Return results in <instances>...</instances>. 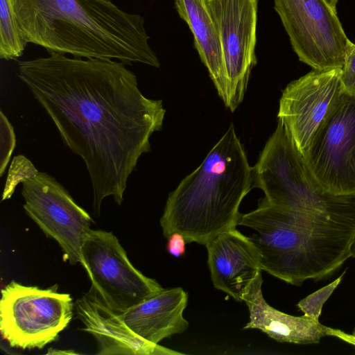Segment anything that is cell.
Segmentation results:
<instances>
[{"label":"cell","mask_w":355,"mask_h":355,"mask_svg":"<svg viewBox=\"0 0 355 355\" xmlns=\"http://www.w3.org/2000/svg\"><path fill=\"white\" fill-rule=\"evenodd\" d=\"M48 57L19 61L17 77L80 157L92 187L93 209L112 196L121 205L130 175L162 129V100L146 97L136 75L114 60Z\"/></svg>","instance_id":"6da1fadb"},{"label":"cell","mask_w":355,"mask_h":355,"mask_svg":"<svg viewBox=\"0 0 355 355\" xmlns=\"http://www.w3.org/2000/svg\"><path fill=\"white\" fill-rule=\"evenodd\" d=\"M10 2L28 42L49 54L160 66L149 45L144 17L123 10L111 0Z\"/></svg>","instance_id":"7a4b0ae2"},{"label":"cell","mask_w":355,"mask_h":355,"mask_svg":"<svg viewBox=\"0 0 355 355\" xmlns=\"http://www.w3.org/2000/svg\"><path fill=\"white\" fill-rule=\"evenodd\" d=\"M239 225L255 231L250 238L259 251L262 270L300 285L330 275L351 257L355 213L295 209L263 199L242 214Z\"/></svg>","instance_id":"3957f363"},{"label":"cell","mask_w":355,"mask_h":355,"mask_svg":"<svg viewBox=\"0 0 355 355\" xmlns=\"http://www.w3.org/2000/svg\"><path fill=\"white\" fill-rule=\"evenodd\" d=\"M253 186V168L232 123L200 165L167 198L163 234L178 232L187 243L206 245L239 225V206Z\"/></svg>","instance_id":"277c9868"},{"label":"cell","mask_w":355,"mask_h":355,"mask_svg":"<svg viewBox=\"0 0 355 355\" xmlns=\"http://www.w3.org/2000/svg\"><path fill=\"white\" fill-rule=\"evenodd\" d=\"M253 185L263 191L266 202L277 206L334 213L355 211V197L335 196L319 187L279 121L253 167Z\"/></svg>","instance_id":"5b68a950"},{"label":"cell","mask_w":355,"mask_h":355,"mask_svg":"<svg viewBox=\"0 0 355 355\" xmlns=\"http://www.w3.org/2000/svg\"><path fill=\"white\" fill-rule=\"evenodd\" d=\"M58 287L41 288L12 280L1 289L0 331L10 346L42 349L67 328L74 304Z\"/></svg>","instance_id":"8992f818"},{"label":"cell","mask_w":355,"mask_h":355,"mask_svg":"<svg viewBox=\"0 0 355 355\" xmlns=\"http://www.w3.org/2000/svg\"><path fill=\"white\" fill-rule=\"evenodd\" d=\"M81 257L91 286L116 313H124L163 289L131 263L110 232L90 229L82 245Z\"/></svg>","instance_id":"52a82bcc"},{"label":"cell","mask_w":355,"mask_h":355,"mask_svg":"<svg viewBox=\"0 0 355 355\" xmlns=\"http://www.w3.org/2000/svg\"><path fill=\"white\" fill-rule=\"evenodd\" d=\"M302 156L324 192L355 197V95L342 93Z\"/></svg>","instance_id":"ba28073f"},{"label":"cell","mask_w":355,"mask_h":355,"mask_svg":"<svg viewBox=\"0 0 355 355\" xmlns=\"http://www.w3.org/2000/svg\"><path fill=\"white\" fill-rule=\"evenodd\" d=\"M274 8L300 61L313 69L342 68L351 44L326 0H273Z\"/></svg>","instance_id":"9c48e42d"},{"label":"cell","mask_w":355,"mask_h":355,"mask_svg":"<svg viewBox=\"0 0 355 355\" xmlns=\"http://www.w3.org/2000/svg\"><path fill=\"white\" fill-rule=\"evenodd\" d=\"M24 209L44 234L54 239L70 264L82 263L81 248L93 222L53 176L40 172L22 182Z\"/></svg>","instance_id":"30bf717a"},{"label":"cell","mask_w":355,"mask_h":355,"mask_svg":"<svg viewBox=\"0 0 355 355\" xmlns=\"http://www.w3.org/2000/svg\"><path fill=\"white\" fill-rule=\"evenodd\" d=\"M221 46L227 82L225 106L234 112L242 102L257 64V0H207Z\"/></svg>","instance_id":"8fae6325"},{"label":"cell","mask_w":355,"mask_h":355,"mask_svg":"<svg viewBox=\"0 0 355 355\" xmlns=\"http://www.w3.org/2000/svg\"><path fill=\"white\" fill-rule=\"evenodd\" d=\"M343 92L341 68L312 69L282 91L278 121L301 155Z\"/></svg>","instance_id":"7c38bea8"},{"label":"cell","mask_w":355,"mask_h":355,"mask_svg":"<svg viewBox=\"0 0 355 355\" xmlns=\"http://www.w3.org/2000/svg\"><path fill=\"white\" fill-rule=\"evenodd\" d=\"M78 318L84 331L98 343L99 355H180L181 352L148 342L133 332L91 286L75 302Z\"/></svg>","instance_id":"4fadbf2b"},{"label":"cell","mask_w":355,"mask_h":355,"mask_svg":"<svg viewBox=\"0 0 355 355\" xmlns=\"http://www.w3.org/2000/svg\"><path fill=\"white\" fill-rule=\"evenodd\" d=\"M205 245L214 288L241 302L243 294L262 271L258 248L250 236L236 227L220 234Z\"/></svg>","instance_id":"5bb4252c"},{"label":"cell","mask_w":355,"mask_h":355,"mask_svg":"<svg viewBox=\"0 0 355 355\" xmlns=\"http://www.w3.org/2000/svg\"><path fill=\"white\" fill-rule=\"evenodd\" d=\"M262 283L260 272L243 295L250 312V321L243 329H258L278 342L302 345L318 343L329 336V327L319 320L304 314L288 315L269 305L262 295Z\"/></svg>","instance_id":"9a60e30c"},{"label":"cell","mask_w":355,"mask_h":355,"mask_svg":"<svg viewBox=\"0 0 355 355\" xmlns=\"http://www.w3.org/2000/svg\"><path fill=\"white\" fill-rule=\"evenodd\" d=\"M187 302L188 294L183 288H163L120 315L137 335L158 344L187 329L189 323L183 317Z\"/></svg>","instance_id":"2e32d148"},{"label":"cell","mask_w":355,"mask_h":355,"mask_svg":"<svg viewBox=\"0 0 355 355\" xmlns=\"http://www.w3.org/2000/svg\"><path fill=\"white\" fill-rule=\"evenodd\" d=\"M180 17L188 24L201 61L207 67L219 96L227 101V82L219 37L207 0H175Z\"/></svg>","instance_id":"e0dca14e"},{"label":"cell","mask_w":355,"mask_h":355,"mask_svg":"<svg viewBox=\"0 0 355 355\" xmlns=\"http://www.w3.org/2000/svg\"><path fill=\"white\" fill-rule=\"evenodd\" d=\"M28 43L10 0H0V58L10 60L19 58Z\"/></svg>","instance_id":"ac0fdd59"},{"label":"cell","mask_w":355,"mask_h":355,"mask_svg":"<svg viewBox=\"0 0 355 355\" xmlns=\"http://www.w3.org/2000/svg\"><path fill=\"white\" fill-rule=\"evenodd\" d=\"M38 173L33 163L25 156H15L9 167L1 200L10 198L18 184L35 176Z\"/></svg>","instance_id":"d6986e66"},{"label":"cell","mask_w":355,"mask_h":355,"mask_svg":"<svg viewBox=\"0 0 355 355\" xmlns=\"http://www.w3.org/2000/svg\"><path fill=\"white\" fill-rule=\"evenodd\" d=\"M345 273V271L334 282L300 300L297 304L299 309H300L304 315L318 320L324 304L340 284Z\"/></svg>","instance_id":"ffe728a7"},{"label":"cell","mask_w":355,"mask_h":355,"mask_svg":"<svg viewBox=\"0 0 355 355\" xmlns=\"http://www.w3.org/2000/svg\"><path fill=\"white\" fill-rule=\"evenodd\" d=\"M16 146L14 128L2 110L0 112V176H3Z\"/></svg>","instance_id":"44dd1931"},{"label":"cell","mask_w":355,"mask_h":355,"mask_svg":"<svg viewBox=\"0 0 355 355\" xmlns=\"http://www.w3.org/2000/svg\"><path fill=\"white\" fill-rule=\"evenodd\" d=\"M341 83L344 92L355 95V44L353 42L345 53L341 68Z\"/></svg>","instance_id":"7402d4cb"},{"label":"cell","mask_w":355,"mask_h":355,"mask_svg":"<svg viewBox=\"0 0 355 355\" xmlns=\"http://www.w3.org/2000/svg\"><path fill=\"white\" fill-rule=\"evenodd\" d=\"M167 239L166 250L170 254L175 257H179L184 254L187 242L182 234L175 232L171 234Z\"/></svg>","instance_id":"603a6c76"},{"label":"cell","mask_w":355,"mask_h":355,"mask_svg":"<svg viewBox=\"0 0 355 355\" xmlns=\"http://www.w3.org/2000/svg\"><path fill=\"white\" fill-rule=\"evenodd\" d=\"M350 255L351 257L355 258V235L350 246Z\"/></svg>","instance_id":"cb8c5ba5"},{"label":"cell","mask_w":355,"mask_h":355,"mask_svg":"<svg viewBox=\"0 0 355 355\" xmlns=\"http://www.w3.org/2000/svg\"><path fill=\"white\" fill-rule=\"evenodd\" d=\"M47 354H76L75 352H73V351H63V352H61V351H49Z\"/></svg>","instance_id":"d4e9b609"},{"label":"cell","mask_w":355,"mask_h":355,"mask_svg":"<svg viewBox=\"0 0 355 355\" xmlns=\"http://www.w3.org/2000/svg\"><path fill=\"white\" fill-rule=\"evenodd\" d=\"M332 7L336 8V5L339 0H326Z\"/></svg>","instance_id":"484cf974"}]
</instances>
